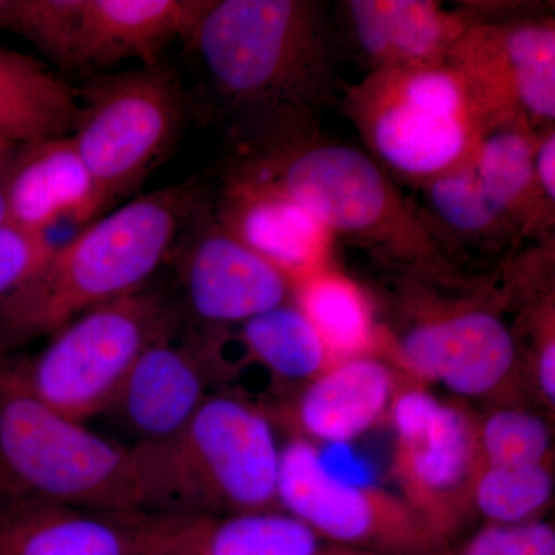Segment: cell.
<instances>
[{
    "label": "cell",
    "mask_w": 555,
    "mask_h": 555,
    "mask_svg": "<svg viewBox=\"0 0 555 555\" xmlns=\"http://www.w3.org/2000/svg\"><path fill=\"white\" fill-rule=\"evenodd\" d=\"M7 0H0V13H2V10L5 9Z\"/></svg>",
    "instance_id": "35"
},
{
    "label": "cell",
    "mask_w": 555,
    "mask_h": 555,
    "mask_svg": "<svg viewBox=\"0 0 555 555\" xmlns=\"http://www.w3.org/2000/svg\"><path fill=\"white\" fill-rule=\"evenodd\" d=\"M235 167L286 193L377 257L441 283H460L451 254L420 207L363 150L323 137L313 118L297 120L241 145Z\"/></svg>",
    "instance_id": "2"
},
{
    "label": "cell",
    "mask_w": 555,
    "mask_h": 555,
    "mask_svg": "<svg viewBox=\"0 0 555 555\" xmlns=\"http://www.w3.org/2000/svg\"><path fill=\"white\" fill-rule=\"evenodd\" d=\"M177 306L142 291L80 313L38 356L24 361L36 396L76 423L109 411L139 357L177 335Z\"/></svg>",
    "instance_id": "7"
},
{
    "label": "cell",
    "mask_w": 555,
    "mask_h": 555,
    "mask_svg": "<svg viewBox=\"0 0 555 555\" xmlns=\"http://www.w3.org/2000/svg\"><path fill=\"white\" fill-rule=\"evenodd\" d=\"M208 346L177 335L150 346L131 369L112 409H118L141 441L179 433L207 396Z\"/></svg>",
    "instance_id": "18"
},
{
    "label": "cell",
    "mask_w": 555,
    "mask_h": 555,
    "mask_svg": "<svg viewBox=\"0 0 555 555\" xmlns=\"http://www.w3.org/2000/svg\"><path fill=\"white\" fill-rule=\"evenodd\" d=\"M443 555H555L554 525L543 520L518 525L483 524Z\"/></svg>",
    "instance_id": "30"
},
{
    "label": "cell",
    "mask_w": 555,
    "mask_h": 555,
    "mask_svg": "<svg viewBox=\"0 0 555 555\" xmlns=\"http://www.w3.org/2000/svg\"><path fill=\"white\" fill-rule=\"evenodd\" d=\"M537 131L524 120H489L473 150L474 166L489 198L520 236L539 233L554 221L546 217L534 178Z\"/></svg>",
    "instance_id": "23"
},
{
    "label": "cell",
    "mask_w": 555,
    "mask_h": 555,
    "mask_svg": "<svg viewBox=\"0 0 555 555\" xmlns=\"http://www.w3.org/2000/svg\"><path fill=\"white\" fill-rule=\"evenodd\" d=\"M537 195L546 217L554 221L555 207V131L554 126L537 131L534 153Z\"/></svg>",
    "instance_id": "33"
},
{
    "label": "cell",
    "mask_w": 555,
    "mask_h": 555,
    "mask_svg": "<svg viewBox=\"0 0 555 555\" xmlns=\"http://www.w3.org/2000/svg\"><path fill=\"white\" fill-rule=\"evenodd\" d=\"M555 317L554 299L537 312L534 334L529 350V377L540 403L554 411L555 406Z\"/></svg>",
    "instance_id": "32"
},
{
    "label": "cell",
    "mask_w": 555,
    "mask_h": 555,
    "mask_svg": "<svg viewBox=\"0 0 555 555\" xmlns=\"http://www.w3.org/2000/svg\"><path fill=\"white\" fill-rule=\"evenodd\" d=\"M80 0H7L0 30L20 35L51 64L73 69Z\"/></svg>",
    "instance_id": "29"
},
{
    "label": "cell",
    "mask_w": 555,
    "mask_h": 555,
    "mask_svg": "<svg viewBox=\"0 0 555 555\" xmlns=\"http://www.w3.org/2000/svg\"><path fill=\"white\" fill-rule=\"evenodd\" d=\"M178 241L189 308L210 326H241L294 298L291 280L204 207Z\"/></svg>",
    "instance_id": "13"
},
{
    "label": "cell",
    "mask_w": 555,
    "mask_h": 555,
    "mask_svg": "<svg viewBox=\"0 0 555 555\" xmlns=\"http://www.w3.org/2000/svg\"><path fill=\"white\" fill-rule=\"evenodd\" d=\"M477 451L483 466H532L553 462V427L517 403H500L477 416Z\"/></svg>",
    "instance_id": "28"
},
{
    "label": "cell",
    "mask_w": 555,
    "mask_h": 555,
    "mask_svg": "<svg viewBox=\"0 0 555 555\" xmlns=\"http://www.w3.org/2000/svg\"><path fill=\"white\" fill-rule=\"evenodd\" d=\"M292 301L308 318L335 363L382 353L383 326L374 302L334 264L295 283Z\"/></svg>",
    "instance_id": "24"
},
{
    "label": "cell",
    "mask_w": 555,
    "mask_h": 555,
    "mask_svg": "<svg viewBox=\"0 0 555 555\" xmlns=\"http://www.w3.org/2000/svg\"><path fill=\"white\" fill-rule=\"evenodd\" d=\"M278 509L337 545L374 555H443L451 543L404 496L335 474L315 443L281 447Z\"/></svg>",
    "instance_id": "10"
},
{
    "label": "cell",
    "mask_w": 555,
    "mask_h": 555,
    "mask_svg": "<svg viewBox=\"0 0 555 555\" xmlns=\"http://www.w3.org/2000/svg\"><path fill=\"white\" fill-rule=\"evenodd\" d=\"M14 153H5L0 155V225L9 221V203H7V185H9V173L11 160Z\"/></svg>",
    "instance_id": "34"
},
{
    "label": "cell",
    "mask_w": 555,
    "mask_h": 555,
    "mask_svg": "<svg viewBox=\"0 0 555 555\" xmlns=\"http://www.w3.org/2000/svg\"><path fill=\"white\" fill-rule=\"evenodd\" d=\"M447 62L473 83L492 119L524 120L535 130L554 126L553 17L478 16Z\"/></svg>",
    "instance_id": "12"
},
{
    "label": "cell",
    "mask_w": 555,
    "mask_h": 555,
    "mask_svg": "<svg viewBox=\"0 0 555 555\" xmlns=\"http://www.w3.org/2000/svg\"><path fill=\"white\" fill-rule=\"evenodd\" d=\"M241 343L273 377L309 383L335 363L315 328L294 301L241 324Z\"/></svg>",
    "instance_id": "26"
},
{
    "label": "cell",
    "mask_w": 555,
    "mask_h": 555,
    "mask_svg": "<svg viewBox=\"0 0 555 555\" xmlns=\"http://www.w3.org/2000/svg\"><path fill=\"white\" fill-rule=\"evenodd\" d=\"M196 185L138 196L54 247L42 269L0 301V347L53 335L87 310L145 288L203 208Z\"/></svg>",
    "instance_id": "3"
},
{
    "label": "cell",
    "mask_w": 555,
    "mask_h": 555,
    "mask_svg": "<svg viewBox=\"0 0 555 555\" xmlns=\"http://www.w3.org/2000/svg\"><path fill=\"white\" fill-rule=\"evenodd\" d=\"M345 5L347 28L372 72L443 64L478 20L430 0H350Z\"/></svg>",
    "instance_id": "19"
},
{
    "label": "cell",
    "mask_w": 555,
    "mask_h": 555,
    "mask_svg": "<svg viewBox=\"0 0 555 555\" xmlns=\"http://www.w3.org/2000/svg\"><path fill=\"white\" fill-rule=\"evenodd\" d=\"M158 555H374L337 545L281 509L171 516Z\"/></svg>",
    "instance_id": "21"
},
{
    "label": "cell",
    "mask_w": 555,
    "mask_h": 555,
    "mask_svg": "<svg viewBox=\"0 0 555 555\" xmlns=\"http://www.w3.org/2000/svg\"><path fill=\"white\" fill-rule=\"evenodd\" d=\"M418 188L425 199V208L420 210L448 251L449 236L481 247H503L520 236L486 193L473 153L459 166L426 179Z\"/></svg>",
    "instance_id": "25"
},
{
    "label": "cell",
    "mask_w": 555,
    "mask_h": 555,
    "mask_svg": "<svg viewBox=\"0 0 555 555\" xmlns=\"http://www.w3.org/2000/svg\"><path fill=\"white\" fill-rule=\"evenodd\" d=\"M185 46L235 113L240 144L315 118L331 96L334 35L323 3L210 0Z\"/></svg>",
    "instance_id": "1"
},
{
    "label": "cell",
    "mask_w": 555,
    "mask_h": 555,
    "mask_svg": "<svg viewBox=\"0 0 555 555\" xmlns=\"http://www.w3.org/2000/svg\"><path fill=\"white\" fill-rule=\"evenodd\" d=\"M76 116L73 87L35 57L0 49V155L68 137Z\"/></svg>",
    "instance_id": "22"
},
{
    "label": "cell",
    "mask_w": 555,
    "mask_h": 555,
    "mask_svg": "<svg viewBox=\"0 0 555 555\" xmlns=\"http://www.w3.org/2000/svg\"><path fill=\"white\" fill-rule=\"evenodd\" d=\"M210 0H80L73 69L137 60L160 62L175 40L188 42Z\"/></svg>",
    "instance_id": "16"
},
{
    "label": "cell",
    "mask_w": 555,
    "mask_h": 555,
    "mask_svg": "<svg viewBox=\"0 0 555 555\" xmlns=\"http://www.w3.org/2000/svg\"><path fill=\"white\" fill-rule=\"evenodd\" d=\"M403 375L378 356L338 361L306 383L292 408L299 438L341 444L387 422Z\"/></svg>",
    "instance_id": "17"
},
{
    "label": "cell",
    "mask_w": 555,
    "mask_h": 555,
    "mask_svg": "<svg viewBox=\"0 0 555 555\" xmlns=\"http://www.w3.org/2000/svg\"><path fill=\"white\" fill-rule=\"evenodd\" d=\"M20 500L141 511L131 448L43 403L24 361L0 347V505Z\"/></svg>",
    "instance_id": "5"
},
{
    "label": "cell",
    "mask_w": 555,
    "mask_h": 555,
    "mask_svg": "<svg viewBox=\"0 0 555 555\" xmlns=\"http://www.w3.org/2000/svg\"><path fill=\"white\" fill-rule=\"evenodd\" d=\"M387 422L396 436L398 494L451 543L473 517L469 488L480 466L477 416L403 377Z\"/></svg>",
    "instance_id": "11"
},
{
    "label": "cell",
    "mask_w": 555,
    "mask_h": 555,
    "mask_svg": "<svg viewBox=\"0 0 555 555\" xmlns=\"http://www.w3.org/2000/svg\"><path fill=\"white\" fill-rule=\"evenodd\" d=\"M345 109L369 155L415 184L463 163L492 119L449 62L375 69L347 91Z\"/></svg>",
    "instance_id": "6"
},
{
    "label": "cell",
    "mask_w": 555,
    "mask_h": 555,
    "mask_svg": "<svg viewBox=\"0 0 555 555\" xmlns=\"http://www.w3.org/2000/svg\"><path fill=\"white\" fill-rule=\"evenodd\" d=\"M554 462L532 466H478L469 488L473 517L485 524L543 520L554 500Z\"/></svg>",
    "instance_id": "27"
},
{
    "label": "cell",
    "mask_w": 555,
    "mask_h": 555,
    "mask_svg": "<svg viewBox=\"0 0 555 555\" xmlns=\"http://www.w3.org/2000/svg\"><path fill=\"white\" fill-rule=\"evenodd\" d=\"M169 516L20 500L0 505V555H158Z\"/></svg>",
    "instance_id": "14"
},
{
    "label": "cell",
    "mask_w": 555,
    "mask_h": 555,
    "mask_svg": "<svg viewBox=\"0 0 555 555\" xmlns=\"http://www.w3.org/2000/svg\"><path fill=\"white\" fill-rule=\"evenodd\" d=\"M393 331L383 328L382 357L420 385L462 398L503 397L520 369V346L500 310L478 299H414Z\"/></svg>",
    "instance_id": "9"
},
{
    "label": "cell",
    "mask_w": 555,
    "mask_h": 555,
    "mask_svg": "<svg viewBox=\"0 0 555 555\" xmlns=\"http://www.w3.org/2000/svg\"><path fill=\"white\" fill-rule=\"evenodd\" d=\"M7 203L9 221L46 235L64 219L87 222L102 210L93 178L69 134L14 153Z\"/></svg>",
    "instance_id": "20"
},
{
    "label": "cell",
    "mask_w": 555,
    "mask_h": 555,
    "mask_svg": "<svg viewBox=\"0 0 555 555\" xmlns=\"http://www.w3.org/2000/svg\"><path fill=\"white\" fill-rule=\"evenodd\" d=\"M141 511L218 517L278 509L281 447L261 409L230 396H208L169 438L131 448Z\"/></svg>",
    "instance_id": "4"
},
{
    "label": "cell",
    "mask_w": 555,
    "mask_h": 555,
    "mask_svg": "<svg viewBox=\"0 0 555 555\" xmlns=\"http://www.w3.org/2000/svg\"><path fill=\"white\" fill-rule=\"evenodd\" d=\"M76 90L72 137L105 208L137 189L177 141L185 96L163 61L94 75Z\"/></svg>",
    "instance_id": "8"
},
{
    "label": "cell",
    "mask_w": 555,
    "mask_h": 555,
    "mask_svg": "<svg viewBox=\"0 0 555 555\" xmlns=\"http://www.w3.org/2000/svg\"><path fill=\"white\" fill-rule=\"evenodd\" d=\"M219 221L291 280L334 264L335 235L297 201L247 171L233 167L221 203Z\"/></svg>",
    "instance_id": "15"
},
{
    "label": "cell",
    "mask_w": 555,
    "mask_h": 555,
    "mask_svg": "<svg viewBox=\"0 0 555 555\" xmlns=\"http://www.w3.org/2000/svg\"><path fill=\"white\" fill-rule=\"evenodd\" d=\"M46 233L7 221L0 225V301L24 287L53 254Z\"/></svg>",
    "instance_id": "31"
}]
</instances>
